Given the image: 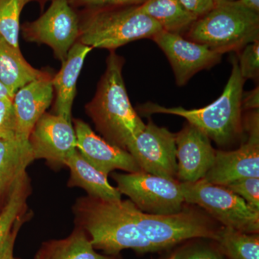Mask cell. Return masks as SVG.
I'll return each instance as SVG.
<instances>
[{"label": "cell", "instance_id": "obj_1", "mask_svg": "<svg viewBox=\"0 0 259 259\" xmlns=\"http://www.w3.org/2000/svg\"><path fill=\"white\" fill-rule=\"evenodd\" d=\"M136 205L131 200H104L81 197L74 207L79 228L88 233L94 248L115 255L121 250H158L143 234L136 219Z\"/></svg>", "mask_w": 259, "mask_h": 259}, {"label": "cell", "instance_id": "obj_2", "mask_svg": "<svg viewBox=\"0 0 259 259\" xmlns=\"http://www.w3.org/2000/svg\"><path fill=\"white\" fill-rule=\"evenodd\" d=\"M106 63V69L95 97L86 105V111L104 139L127 150L146 124L130 101L122 76L123 58L111 51Z\"/></svg>", "mask_w": 259, "mask_h": 259}, {"label": "cell", "instance_id": "obj_3", "mask_svg": "<svg viewBox=\"0 0 259 259\" xmlns=\"http://www.w3.org/2000/svg\"><path fill=\"white\" fill-rule=\"evenodd\" d=\"M232 71L222 95L210 105L187 110L182 107H166L147 102L140 107L144 114L178 115L188 121L218 145L228 144L241 132V98L246 80L240 72L237 55L232 58Z\"/></svg>", "mask_w": 259, "mask_h": 259}, {"label": "cell", "instance_id": "obj_4", "mask_svg": "<svg viewBox=\"0 0 259 259\" xmlns=\"http://www.w3.org/2000/svg\"><path fill=\"white\" fill-rule=\"evenodd\" d=\"M78 13V41L93 49L115 51L135 40L152 39L163 30L157 22L141 11L139 5L81 10Z\"/></svg>", "mask_w": 259, "mask_h": 259}, {"label": "cell", "instance_id": "obj_5", "mask_svg": "<svg viewBox=\"0 0 259 259\" xmlns=\"http://www.w3.org/2000/svg\"><path fill=\"white\" fill-rule=\"evenodd\" d=\"M183 36L222 54L240 51L259 40V14L235 2L217 0L214 8L197 18Z\"/></svg>", "mask_w": 259, "mask_h": 259}, {"label": "cell", "instance_id": "obj_6", "mask_svg": "<svg viewBox=\"0 0 259 259\" xmlns=\"http://www.w3.org/2000/svg\"><path fill=\"white\" fill-rule=\"evenodd\" d=\"M185 202L197 204L226 227L249 234L259 230V211L224 186L204 180L180 182Z\"/></svg>", "mask_w": 259, "mask_h": 259}, {"label": "cell", "instance_id": "obj_7", "mask_svg": "<svg viewBox=\"0 0 259 259\" xmlns=\"http://www.w3.org/2000/svg\"><path fill=\"white\" fill-rule=\"evenodd\" d=\"M136 219L143 234L158 250L190 238L217 241L219 232L204 214L187 209L173 214H153L137 207Z\"/></svg>", "mask_w": 259, "mask_h": 259}, {"label": "cell", "instance_id": "obj_8", "mask_svg": "<svg viewBox=\"0 0 259 259\" xmlns=\"http://www.w3.org/2000/svg\"><path fill=\"white\" fill-rule=\"evenodd\" d=\"M121 194L128 196L139 209L148 214L180 212L185 202L180 182L140 171L113 175Z\"/></svg>", "mask_w": 259, "mask_h": 259}, {"label": "cell", "instance_id": "obj_9", "mask_svg": "<svg viewBox=\"0 0 259 259\" xmlns=\"http://www.w3.org/2000/svg\"><path fill=\"white\" fill-rule=\"evenodd\" d=\"M20 29L25 40L49 46L62 63L79 40V13L69 0H53L44 14L34 21L24 23Z\"/></svg>", "mask_w": 259, "mask_h": 259}, {"label": "cell", "instance_id": "obj_10", "mask_svg": "<svg viewBox=\"0 0 259 259\" xmlns=\"http://www.w3.org/2000/svg\"><path fill=\"white\" fill-rule=\"evenodd\" d=\"M141 171L175 180L177 174L176 134L150 120L127 147Z\"/></svg>", "mask_w": 259, "mask_h": 259}, {"label": "cell", "instance_id": "obj_11", "mask_svg": "<svg viewBox=\"0 0 259 259\" xmlns=\"http://www.w3.org/2000/svg\"><path fill=\"white\" fill-rule=\"evenodd\" d=\"M248 139L238 149L215 151L214 163L204 180L214 185L226 186L235 181L259 177V114L253 110L246 118Z\"/></svg>", "mask_w": 259, "mask_h": 259}, {"label": "cell", "instance_id": "obj_12", "mask_svg": "<svg viewBox=\"0 0 259 259\" xmlns=\"http://www.w3.org/2000/svg\"><path fill=\"white\" fill-rule=\"evenodd\" d=\"M152 40L166 56L180 87L185 85L199 71L210 69L221 62L223 55L180 34L163 30L155 35Z\"/></svg>", "mask_w": 259, "mask_h": 259}, {"label": "cell", "instance_id": "obj_13", "mask_svg": "<svg viewBox=\"0 0 259 259\" xmlns=\"http://www.w3.org/2000/svg\"><path fill=\"white\" fill-rule=\"evenodd\" d=\"M35 159L55 164L65 161L76 150L74 125L62 116L44 113L28 138Z\"/></svg>", "mask_w": 259, "mask_h": 259}, {"label": "cell", "instance_id": "obj_14", "mask_svg": "<svg viewBox=\"0 0 259 259\" xmlns=\"http://www.w3.org/2000/svg\"><path fill=\"white\" fill-rule=\"evenodd\" d=\"M76 150L82 157L105 175L115 169L134 173L141 171L132 155L102 139L83 120H74Z\"/></svg>", "mask_w": 259, "mask_h": 259}, {"label": "cell", "instance_id": "obj_15", "mask_svg": "<svg viewBox=\"0 0 259 259\" xmlns=\"http://www.w3.org/2000/svg\"><path fill=\"white\" fill-rule=\"evenodd\" d=\"M177 174L182 182L204 179L215 158L210 139L202 131L187 123L176 134Z\"/></svg>", "mask_w": 259, "mask_h": 259}, {"label": "cell", "instance_id": "obj_16", "mask_svg": "<svg viewBox=\"0 0 259 259\" xmlns=\"http://www.w3.org/2000/svg\"><path fill=\"white\" fill-rule=\"evenodd\" d=\"M50 74L34 80L19 89L13 97L16 119V137L28 140L32 128L54 98V87Z\"/></svg>", "mask_w": 259, "mask_h": 259}, {"label": "cell", "instance_id": "obj_17", "mask_svg": "<svg viewBox=\"0 0 259 259\" xmlns=\"http://www.w3.org/2000/svg\"><path fill=\"white\" fill-rule=\"evenodd\" d=\"M93 48L77 41L68 53L59 72L52 78L55 90L56 115L71 122V110L76 92V83L83 62Z\"/></svg>", "mask_w": 259, "mask_h": 259}, {"label": "cell", "instance_id": "obj_18", "mask_svg": "<svg viewBox=\"0 0 259 259\" xmlns=\"http://www.w3.org/2000/svg\"><path fill=\"white\" fill-rule=\"evenodd\" d=\"M70 170L69 187H81L89 196L104 200L121 199L120 191L109 183L107 175L82 157L77 150L65 161Z\"/></svg>", "mask_w": 259, "mask_h": 259}, {"label": "cell", "instance_id": "obj_19", "mask_svg": "<svg viewBox=\"0 0 259 259\" xmlns=\"http://www.w3.org/2000/svg\"><path fill=\"white\" fill-rule=\"evenodd\" d=\"M49 73L35 69L25 60L20 49H16L0 35V82L12 97L19 89Z\"/></svg>", "mask_w": 259, "mask_h": 259}, {"label": "cell", "instance_id": "obj_20", "mask_svg": "<svg viewBox=\"0 0 259 259\" xmlns=\"http://www.w3.org/2000/svg\"><path fill=\"white\" fill-rule=\"evenodd\" d=\"M35 160L28 140L0 138V197L8 193L27 167Z\"/></svg>", "mask_w": 259, "mask_h": 259}, {"label": "cell", "instance_id": "obj_21", "mask_svg": "<svg viewBox=\"0 0 259 259\" xmlns=\"http://www.w3.org/2000/svg\"><path fill=\"white\" fill-rule=\"evenodd\" d=\"M139 7L163 30L173 33L183 35L197 20L179 0H145Z\"/></svg>", "mask_w": 259, "mask_h": 259}, {"label": "cell", "instance_id": "obj_22", "mask_svg": "<svg viewBox=\"0 0 259 259\" xmlns=\"http://www.w3.org/2000/svg\"><path fill=\"white\" fill-rule=\"evenodd\" d=\"M37 254L41 259H112L97 253L87 233L79 228L65 239L47 243Z\"/></svg>", "mask_w": 259, "mask_h": 259}, {"label": "cell", "instance_id": "obj_23", "mask_svg": "<svg viewBox=\"0 0 259 259\" xmlns=\"http://www.w3.org/2000/svg\"><path fill=\"white\" fill-rule=\"evenodd\" d=\"M28 194V177L25 173L10 189L6 203L0 212V253L13 233L15 223L25 212Z\"/></svg>", "mask_w": 259, "mask_h": 259}, {"label": "cell", "instance_id": "obj_24", "mask_svg": "<svg viewBox=\"0 0 259 259\" xmlns=\"http://www.w3.org/2000/svg\"><path fill=\"white\" fill-rule=\"evenodd\" d=\"M217 241L229 259H259L258 236L223 227Z\"/></svg>", "mask_w": 259, "mask_h": 259}, {"label": "cell", "instance_id": "obj_25", "mask_svg": "<svg viewBox=\"0 0 259 259\" xmlns=\"http://www.w3.org/2000/svg\"><path fill=\"white\" fill-rule=\"evenodd\" d=\"M23 0H0V35L16 49H20L19 34Z\"/></svg>", "mask_w": 259, "mask_h": 259}, {"label": "cell", "instance_id": "obj_26", "mask_svg": "<svg viewBox=\"0 0 259 259\" xmlns=\"http://www.w3.org/2000/svg\"><path fill=\"white\" fill-rule=\"evenodd\" d=\"M238 57L240 72L243 79H258L259 76V40L241 49Z\"/></svg>", "mask_w": 259, "mask_h": 259}, {"label": "cell", "instance_id": "obj_27", "mask_svg": "<svg viewBox=\"0 0 259 259\" xmlns=\"http://www.w3.org/2000/svg\"><path fill=\"white\" fill-rule=\"evenodd\" d=\"M244 199L252 208L259 211V179L255 177L241 179L224 186Z\"/></svg>", "mask_w": 259, "mask_h": 259}, {"label": "cell", "instance_id": "obj_28", "mask_svg": "<svg viewBox=\"0 0 259 259\" xmlns=\"http://www.w3.org/2000/svg\"><path fill=\"white\" fill-rule=\"evenodd\" d=\"M16 137V119L13 98L0 99V138L13 139Z\"/></svg>", "mask_w": 259, "mask_h": 259}, {"label": "cell", "instance_id": "obj_29", "mask_svg": "<svg viewBox=\"0 0 259 259\" xmlns=\"http://www.w3.org/2000/svg\"><path fill=\"white\" fill-rule=\"evenodd\" d=\"M145 0H69L75 10H93L141 5Z\"/></svg>", "mask_w": 259, "mask_h": 259}, {"label": "cell", "instance_id": "obj_30", "mask_svg": "<svg viewBox=\"0 0 259 259\" xmlns=\"http://www.w3.org/2000/svg\"><path fill=\"white\" fill-rule=\"evenodd\" d=\"M197 18L203 16L214 8L217 0H179Z\"/></svg>", "mask_w": 259, "mask_h": 259}, {"label": "cell", "instance_id": "obj_31", "mask_svg": "<svg viewBox=\"0 0 259 259\" xmlns=\"http://www.w3.org/2000/svg\"><path fill=\"white\" fill-rule=\"evenodd\" d=\"M25 218L23 217V214L18 218V221L15 223L13 228V233L10 235L9 239L7 241L4 248L0 253V259H15L13 255V250H14V244L17 235H18L20 227L25 221Z\"/></svg>", "mask_w": 259, "mask_h": 259}, {"label": "cell", "instance_id": "obj_32", "mask_svg": "<svg viewBox=\"0 0 259 259\" xmlns=\"http://www.w3.org/2000/svg\"><path fill=\"white\" fill-rule=\"evenodd\" d=\"M176 259H223V258L215 250L202 248L191 250L182 255L177 254Z\"/></svg>", "mask_w": 259, "mask_h": 259}, {"label": "cell", "instance_id": "obj_33", "mask_svg": "<svg viewBox=\"0 0 259 259\" xmlns=\"http://www.w3.org/2000/svg\"><path fill=\"white\" fill-rule=\"evenodd\" d=\"M259 108V88L258 86L250 90L243 93L241 98V110H258Z\"/></svg>", "mask_w": 259, "mask_h": 259}, {"label": "cell", "instance_id": "obj_34", "mask_svg": "<svg viewBox=\"0 0 259 259\" xmlns=\"http://www.w3.org/2000/svg\"><path fill=\"white\" fill-rule=\"evenodd\" d=\"M234 2L242 8L259 14V0H237Z\"/></svg>", "mask_w": 259, "mask_h": 259}, {"label": "cell", "instance_id": "obj_35", "mask_svg": "<svg viewBox=\"0 0 259 259\" xmlns=\"http://www.w3.org/2000/svg\"><path fill=\"white\" fill-rule=\"evenodd\" d=\"M6 97L13 98V97H11V95H10L9 92L8 91V90L5 88L4 85L0 82V99L6 98Z\"/></svg>", "mask_w": 259, "mask_h": 259}, {"label": "cell", "instance_id": "obj_36", "mask_svg": "<svg viewBox=\"0 0 259 259\" xmlns=\"http://www.w3.org/2000/svg\"><path fill=\"white\" fill-rule=\"evenodd\" d=\"M49 1L52 2L53 0H23V3L24 5L25 6V5L28 4V3H30V2H37V3L40 5V6H41V8H44L46 3Z\"/></svg>", "mask_w": 259, "mask_h": 259}, {"label": "cell", "instance_id": "obj_37", "mask_svg": "<svg viewBox=\"0 0 259 259\" xmlns=\"http://www.w3.org/2000/svg\"><path fill=\"white\" fill-rule=\"evenodd\" d=\"M177 254H175V255H172L171 258H169L168 259H176L177 258Z\"/></svg>", "mask_w": 259, "mask_h": 259}, {"label": "cell", "instance_id": "obj_38", "mask_svg": "<svg viewBox=\"0 0 259 259\" xmlns=\"http://www.w3.org/2000/svg\"><path fill=\"white\" fill-rule=\"evenodd\" d=\"M36 259H41L40 258V255L38 254L37 255Z\"/></svg>", "mask_w": 259, "mask_h": 259}, {"label": "cell", "instance_id": "obj_39", "mask_svg": "<svg viewBox=\"0 0 259 259\" xmlns=\"http://www.w3.org/2000/svg\"><path fill=\"white\" fill-rule=\"evenodd\" d=\"M226 1H228V2H234V1H237V0H226Z\"/></svg>", "mask_w": 259, "mask_h": 259}]
</instances>
